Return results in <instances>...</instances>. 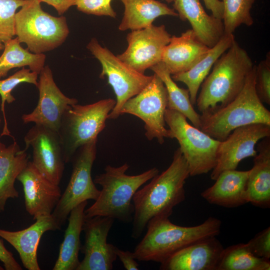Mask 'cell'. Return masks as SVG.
Segmentation results:
<instances>
[{
  "label": "cell",
  "instance_id": "cell-1",
  "mask_svg": "<svg viewBox=\"0 0 270 270\" xmlns=\"http://www.w3.org/2000/svg\"><path fill=\"white\" fill-rule=\"evenodd\" d=\"M190 176L188 163L178 148L170 166L134 194L132 238H138L142 235L152 218L172 215L174 208L185 200L184 186Z\"/></svg>",
  "mask_w": 270,
  "mask_h": 270
},
{
  "label": "cell",
  "instance_id": "cell-2",
  "mask_svg": "<svg viewBox=\"0 0 270 270\" xmlns=\"http://www.w3.org/2000/svg\"><path fill=\"white\" fill-rule=\"evenodd\" d=\"M221 226L220 220L212 216L198 226H182L172 222L168 216H156L148 222L146 232L133 253L140 262L161 264L188 245L217 236Z\"/></svg>",
  "mask_w": 270,
  "mask_h": 270
},
{
  "label": "cell",
  "instance_id": "cell-3",
  "mask_svg": "<svg viewBox=\"0 0 270 270\" xmlns=\"http://www.w3.org/2000/svg\"><path fill=\"white\" fill-rule=\"evenodd\" d=\"M254 66L246 51L234 40L202 84L196 102L198 110L201 114L212 112L230 102L242 91Z\"/></svg>",
  "mask_w": 270,
  "mask_h": 270
},
{
  "label": "cell",
  "instance_id": "cell-4",
  "mask_svg": "<svg viewBox=\"0 0 270 270\" xmlns=\"http://www.w3.org/2000/svg\"><path fill=\"white\" fill-rule=\"evenodd\" d=\"M130 166L125 163L120 166L108 165L104 172L96 176L95 184L102 189L95 202L84 210V218L95 216L110 217L124 223L132 221L134 206L132 198L136 192L159 173L152 168L140 174H126Z\"/></svg>",
  "mask_w": 270,
  "mask_h": 270
},
{
  "label": "cell",
  "instance_id": "cell-5",
  "mask_svg": "<svg viewBox=\"0 0 270 270\" xmlns=\"http://www.w3.org/2000/svg\"><path fill=\"white\" fill-rule=\"evenodd\" d=\"M254 65L243 88L225 106L200 114V130L214 138L222 141L235 129L246 125H270V112L258 97L255 88Z\"/></svg>",
  "mask_w": 270,
  "mask_h": 270
},
{
  "label": "cell",
  "instance_id": "cell-6",
  "mask_svg": "<svg viewBox=\"0 0 270 270\" xmlns=\"http://www.w3.org/2000/svg\"><path fill=\"white\" fill-rule=\"evenodd\" d=\"M40 0H24L15 16V32L20 43L34 54L54 50L66 40L69 32L65 16L44 12Z\"/></svg>",
  "mask_w": 270,
  "mask_h": 270
},
{
  "label": "cell",
  "instance_id": "cell-7",
  "mask_svg": "<svg viewBox=\"0 0 270 270\" xmlns=\"http://www.w3.org/2000/svg\"><path fill=\"white\" fill-rule=\"evenodd\" d=\"M116 103L114 99L105 98L86 105L77 103L66 110L58 130L65 163L72 161L80 146L98 138Z\"/></svg>",
  "mask_w": 270,
  "mask_h": 270
},
{
  "label": "cell",
  "instance_id": "cell-8",
  "mask_svg": "<svg viewBox=\"0 0 270 270\" xmlns=\"http://www.w3.org/2000/svg\"><path fill=\"white\" fill-rule=\"evenodd\" d=\"M164 118L170 130V138H176L190 170V176L207 174L216 163L220 141L211 137L188 122L180 112L166 108Z\"/></svg>",
  "mask_w": 270,
  "mask_h": 270
},
{
  "label": "cell",
  "instance_id": "cell-9",
  "mask_svg": "<svg viewBox=\"0 0 270 270\" xmlns=\"http://www.w3.org/2000/svg\"><path fill=\"white\" fill-rule=\"evenodd\" d=\"M86 48L100 62L102 72L100 78L106 77L116 96V103L108 119L118 118L124 104L139 93L152 80V76L140 73L119 59L110 50L102 46L92 38Z\"/></svg>",
  "mask_w": 270,
  "mask_h": 270
},
{
  "label": "cell",
  "instance_id": "cell-10",
  "mask_svg": "<svg viewBox=\"0 0 270 270\" xmlns=\"http://www.w3.org/2000/svg\"><path fill=\"white\" fill-rule=\"evenodd\" d=\"M98 138L80 146L72 161L71 176L63 194L52 214L62 226L70 211L80 203L96 200L100 194L92 177V169L96 156Z\"/></svg>",
  "mask_w": 270,
  "mask_h": 270
},
{
  "label": "cell",
  "instance_id": "cell-11",
  "mask_svg": "<svg viewBox=\"0 0 270 270\" xmlns=\"http://www.w3.org/2000/svg\"><path fill=\"white\" fill-rule=\"evenodd\" d=\"M168 98L166 86L156 74L150 82L136 95L128 99L122 106L120 114H130L144 123L145 136L148 140L154 138L162 144L170 138V130L166 128L164 118Z\"/></svg>",
  "mask_w": 270,
  "mask_h": 270
},
{
  "label": "cell",
  "instance_id": "cell-12",
  "mask_svg": "<svg viewBox=\"0 0 270 270\" xmlns=\"http://www.w3.org/2000/svg\"><path fill=\"white\" fill-rule=\"evenodd\" d=\"M172 36L164 25L131 30L126 36L128 47L116 56L136 71L144 74L162 62V54Z\"/></svg>",
  "mask_w": 270,
  "mask_h": 270
},
{
  "label": "cell",
  "instance_id": "cell-13",
  "mask_svg": "<svg viewBox=\"0 0 270 270\" xmlns=\"http://www.w3.org/2000/svg\"><path fill=\"white\" fill-rule=\"evenodd\" d=\"M270 136V125L254 124L234 130L220 141L217 151L216 163L212 170L210 178L215 180L222 172L236 170L239 163L257 154L255 147L262 138Z\"/></svg>",
  "mask_w": 270,
  "mask_h": 270
},
{
  "label": "cell",
  "instance_id": "cell-14",
  "mask_svg": "<svg viewBox=\"0 0 270 270\" xmlns=\"http://www.w3.org/2000/svg\"><path fill=\"white\" fill-rule=\"evenodd\" d=\"M24 141L26 150L30 146L32 149L34 166L48 180L59 185L66 163L58 132L34 124L24 136Z\"/></svg>",
  "mask_w": 270,
  "mask_h": 270
},
{
  "label": "cell",
  "instance_id": "cell-15",
  "mask_svg": "<svg viewBox=\"0 0 270 270\" xmlns=\"http://www.w3.org/2000/svg\"><path fill=\"white\" fill-rule=\"evenodd\" d=\"M38 75V104L31 112L22 116V120L25 124L34 122L58 132L64 114L78 101L75 98L66 96L61 92L48 66H44Z\"/></svg>",
  "mask_w": 270,
  "mask_h": 270
},
{
  "label": "cell",
  "instance_id": "cell-16",
  "mask_svg": "<svg viewBox=\"0 0 270 270\" xmlns=\"http://www.w3.org/2000/svg\"><path fill=\"white\" fill-rule=\"evenodd\" d=\"M114 220L95 216L85 218L82 226L84 243L81 246L84 254L76 270H112L117 256L116 246L107 242L108 236Z\"/></svg>",
  "mask_w": 270,
  "mask_h": 270
},
{
  "label": "cell",
  "instance_id": "cell-17",
  "mask_svg": "<svg viewBox=\"0 0 270 270\" xmlns=\"http://www.w3.org/2000/svg\"><path fill=\"white\" fill-rule=\"evenodd\" d=\"M16 180L23 186L26 210L34 219L52 214L62 194L59 186L45 178L30 161Z\"/></svg>",
  "mask_w": 270,
  "mask_h": 270
},
{
  "label": "cell",
  "instance_id": "cell-18",
  "mask_svg": "<svg viewBox=\"0 0 270 270\" xmlns=\"http://www.w3.org/2000/svg\"><path fill=\"white\" fill-rule=\"evenodd\" d=\"M224 248L216 236L196 242L160 264L162 270H216Z\"/></svg>",
  "mask_w": 270,
  "mask_h": 270
},
{
  "label": "cell",
  "instance_id": "cell-19",
  "mask_svg": "<svg viewBox=\"0 0 270 270\" xmlns=\"http://www.w3.org/2000/svg\"><path fill=\"white\" fill-rule=\"evenodd\" d=\"M60 228L50 214L36 218L34 223L22 230L12 232L0 228V237L16 250L25 268L40 270L37 251L40 238L46 232L60 230Z\"/></svg>",
  "mask_w": 270,
  "mask_h": 270
},
{
  "label": "cell",
  "instance_id": "cell-20",
  "mask_svg": "<svg viewBox=\"0 0 270 270\" xmlns=\"http://www.w3.org/2000/svg\"><path fill=\"white\" fill-rule=\"evenodd\" d=\"M210 48L192 29H189L179 36H171L164 50L162 62L171 76L182 73L192 68L206 55Z\"/></svg>",
  "mask_w": 270,
  "mask_h": 270
},
{
  "label": "cell",
  "instance_id": "cell-21",
  "mask_svg": "<svg viewBox=\"0 0 270 270\" xmlns=\"http://www.w3.org/2000/svg\"><path fill=\"white\" fill-rule=\"evenodd\" d=\"M249 170H227L220 173L215 183L204 190L201 196L211 204L234 208L248 202Z\"/></svg>",
  "mask_w": 270,
  "mask_h": 270
},
{
  "label": "cell",
  "instance_id": "cell-22",
  "mask_svg": "<svg viewBox=\"0 0 270 270\" xmlns=\"http://www.w3.org/2000/svg\"><path fill=\"white\" fill-rule=\"evenodd\" d=\"M173 7L182 21L188 20L198 38L208 47L214 46L224 34L222 20L208 14L199 0H174Z\"/></svg>",
  "mask_w": 270,
  "mask_h": 270
},
{
  "label": "cell",
  "instance_id": "cell-23",
  "mask_svg": "<svg viewBox=\"0 0 270 270\" xmlns=\"http://www.w3.org/2000/svg\"><path fill=\"white\" fill-rule=\"evenodd\" d=\"M248 180V202L261 208L270 206V136L258 144Z\"/></svg>",
  "mask_w": 270,
  "mask_h": 270
},
{
  "label": "cell",
  "instance_id": "cell-24",
  "mask_svg": "<svg viewBox=\"0 0 270 270\" xmlns=\"http://www.w3.org/2000/svg\"><path fill=\"white\" fill-rule=\"evenodd\" d=\"M26 151L15 141L8 146L0 142V212L4 211L8 198L19 196L14 182L28 162Z\"/></svg>",
  "mask_w": 270,
  "mask_h": 270
},
{
  "label": "cell",
  "instance_id": "cell-25",
  "mask_svg": "<svg viewBox=\"0 0 270 270\" xmlns=\"http://www.w3.org/2000/svg\"><path fill=\"white\" fill-rule=\"evenodd\" d=\"M88 201H84L70 212L68 227L60 245L58 258L53 270H76L80 264L79 252L81 248L80 236L84 220V210Z\"/></svg>",
  "mask_w": 270,
  "mask_h": 270
},
{
  "label": "cell",
  "instance_id": "cell-26",
  "mask_svg": "<svg viewBox=\"0 0 270 270\" xmlns=\"http://www.w3.org/2000/svg\"><path fill=\"white\" fill-rule=\"evenodd\" d=\"M124 10L118 30H137L148 27L158 17L162 16H178L174 8L156 0H120Z\"/></svg>",
  "mask_w": 270,
  "mask_h": 270
},
{
  "label": "cell",
  "instance_id": "cell-27",
  "mask_svg": "<svg viewBox=\"0 0 270 270\" xmlns=\"http://www.w3.org/2000/svg\"><path fill=\"white\" fill-rule=\"evenodd\" d=\"M233 34H224L218 43L208 53L188 70L172 75L174 82H180L188 87L192 104H195L198 93L204 80L217 60L232 46L234 41Z\"/></svg>",
  "mask_w": 270,
  "mask_h": 270
},
{
  "label": "cell",
  "instance_id": "cell-28",
  "mask_svg": "<svg viewBox=\"0 0 270 270\" xmlns=\"http://www.w3.org/2000/svg\"><path fill=\"white\" fill-rule=\"evenodd\" d=\"M164 82L167 92V108L176 110L200 129V114L194 110L188 89L179 87L172 80L164 64L160 62L150 68Z\"/></svg>",
  "mask_w": 270,
  "mask_h": 270
},
{
  "label": "cell",
  "instance_id": "cell-29",
  "mask_svg": "<svg viewBox=\"0 0 270 270\" xmlns=\"http://www.w3.org/2000/svg\"><path fill=\"white\" fill-rule=\"evenodd\" d=\"M3 52L0 56V79L6 77L12 68L28 66L38 74L44 66L46 56L44 54H34L20 46L18 38L4 42Z\"/></svg>",
  "mask_w": 270,
  "mask_h": 270
},
{
  "label": "cell",
  "instance_id": "cell-30",
  "mask_svg": "<svg viewBox=\"0 0 270 270\" xmlns=\"http://www.w3.org/2000/svg\"><path fill=\"white\" fill-rule=\"evenodd\" d=\"M270 261L254 256L246 244L224 248L216 270H270Z\"/></svg>",
  "mask_w": 270,
  "mask_h": 270
},
{
  "label": "cell",
  "instance_id": "cell-31",
  "mask_svg": "<svg viewBox=\"0 0 270 270\" xmlns=\"http://www.w3.org/2000/svg\"><path fill=\"white\" fill-rule=\"evenodd\" d=\"M256 0H222L224 34H233L242 24L251 26L254 20L250 10Z\"/></svg>",
  "mask_w": 270,
  "mask_h": 270
},
{
  "label": "cell",
  "instance_id": "cell-32",
  "mask_svg": "<svg viewBox=\"0 0 270 270\" xmlns=\"http://www.w3.org/2000/svg\"><path fill=\"white\" fill-rule=\"evenodd\" d=\"M38 74L30 68L24 67L14 73L6 79H0V96L1 97V110L3 113L4 127L1 136L4 135L10 136L8 128V124L4 111L5 103L10 104L15 100L12 95V90L18 84L22 83H28L35 85L38 84Z\"/></svg>",
  "mask_w": 270,
  "mask_h": 270
},
{
  "label": "cell",
  "instance_id": "cell-33",
  "mask_svg": "<svg viewBox=\"0 0 270 270\" xmlns=\"http://www.w3.org/2000/svg\"><path fill=\"white\" fill-rule=\"evenodd\" d=\"M24 0H0V40L3 43L16 36L15 16Z\"/></svg>",
  "mask_w": 270,
  "mask_h": 270
},
{
  "label": "cell",
  "instance_id": "cell-34",
  "mask_svg": "<svg viewBox=\"0 0 270 270\" xmlns=\"http://www.w3.org/2000/svg\"><path fill=\"white\" fill-rule=\"evenodd\" d=\"M255 88L262 103L270 104V54L256 66Z\"/></svg>",
  "mask_w": 270,
  "mask_h": 270
},
{
  "label": "cell",
  "instance_id": "cell-35",
  "mask_svg": "<svg viewBox=\"0 0 270 270\" xmlns=\"http://www.w3.org/2000/svg\"><path fill=\"white\" fill-rule=\"evenodd\" d=\"M112 0H76L74 6L79 11L88 14L116 18V12L112 6Z\"/></svg>",
  "mask_w": 270,
  "mask_h": 270
},
{
  "label": "cell",
  "instance_id": "cell-36",
  "mask_svg": "<svg viewBox=\"0 0 270 270\" xmlns=\"http://www.w3.org/2000/svg\"><path fill=\"white\" fill-rule=\"evenodd\" d=\"M250 252L256 257L270 260V227L256 234L246 244Z\"/></svg>",
  "mask_w": 270,
  "mask_h": 270
},
{
  "label": "cell",
  "instance_id": "cell-37",
  "mask_svg": "<svg viewBox=\"0 0 270 270\" xmlns=\"http://www.w3.org/2000/svg\"><path fill=\"white\" fill-rule=\"evenodd\" d=\"M0 260L2 262L6 270H22L16 260L12 254L6 248L2 239H0Z\"/></svg>",
  "mask_w": 270,
  "mask_h": 270
},
{
  "label": "cell",
  "instance_id": "cell-38",
  "mask_svg": "<svg viewBox=\"0 0 270 270\" xmlns=\"http://www.w3.org/2000/svg\"><path fill=\"white\" fill-rule=\"evenodd\" d=\"M117 256L122 262L124 268L127 270H138V264L136 261L133 252L128 250H124L118 248L116 249Z\"/></svg>",
  "mask_w": 270,
  "mask_h": 270
},
{
  "label": "cell",
  "instance_id": "cell-39",
  "mask_svg": "<svg viewBox=\"0 0 270 270\" xmlns=\"http://www.w3.org/2000/svg\"><path fill=\"white\" fill-rule=\"evenodd\" d=\"M54 7L59 15L63 14L72 6H74L76 0H40Z\"/></svg>",
  "mask_w": 270,
  "mask_h": 270
},
{
  "label": "cell",
  "instance_id": "cell-40",
  "mask_svg": "<svg viewBox=\"0 0 270 270\" xmlns=\"http://www.w3.org/2000/svg\"><path fill=\"white\" fill-rule=\"evenodd\" d=\"M206 8L210 11L214 17L222 20L224 15V5L220 0H203Z\"/></svg>",
  "mask_w": 270,
  "mask_h": 270
},
{
  "label": "cell",
  "instance_id": "cell-41",
  "mask_svg": "<svg viewBox=\"0 0 270 270\" xmlns=\"http://www.w3.org/2000/svg\"><path fill=\"white\" fill-rule=\"evenodd\" d=\"M4 48V44L0 40V52L2 50H3Z\"/></svg>",
  "mask_w": 270,
  "mask_h": 270
},
{
  "label": "cell",
  "instance_id": "cell-42",
  "mask_svg": "<svg viewBox=\"0 0 270 270\" xmlns=\"http://www.w3.org/2000/svg\"><path fill=\"white\" fill-rule=\"evenodd\" d=\"M168 3H171L174 1V0H165Z\"/></svg>",
  "mask_w": 270,
  "mask_h": 270
},
{
  "label": "cell",
  "instance_id": "cell-43",
  "mask_svg": "<svg viewBox=\"0 0 270 270\" xmlns=\"http://www.w3.org/2000/svg\"><path fill=\"white\" fill-rule=\"evenodd\" d=\"M0 124H1V119L0 118Z\"/></svg>",
  "mask_w": 270,
  "mask_h": 270
}]
</instances>
